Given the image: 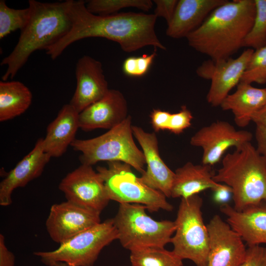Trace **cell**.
I'll return each mask as SVG.
<instances>
[{
    "mask_svg": "<svg viewBox=\"0 0 266 266\" xmlns=\"http://www.w3.org/2000/svg\"><path fill=\"white\" fill-rule=\"evenodd\" d=\"M240 82L266 83V45L254 51Z\"/></svg>",
    "mask_w": 266,
    "mask_h": 266,
    "instance_id": "29",
    "label": "cell"
},
{
    "mask_svg": "<svg viewBox=\"0 0 266 266\" xmlns=\"http://www.w3.org/2000/svg\"><path fill=\"white\" fill-rule=\"evenodd\" d=\"M193 115L186 105H182L180 111L171 114L167 130L178 134L191 125Z\"/></svg>",
    "mask_w": 266,
    "mask_h": 266,
    "instance_id": "31",
    "label": "cell"
},
{
    "mask_svg": "<svg viewBox=\"0 0 266 266\" xmlns=\"http://www.w3.org/2000/svg\"><path fill=\"white\" fill-rule=\"evenodd\" d=\"M49 266H74L62 262H56L52 263Z\"/></svg>",
    "mask_w": 266,
    "mask_h": 266,
    "instance_id": "39",
    "label": "cell"
},
{
    "mask_svg": "<svg viewBox=\"0 0 266 266\" xmlns=\"http://www.w3.org/2000/svg\"><path fill=\"white\" fill-rule=\"evenodd\" d=\"M100 213L72 202L53 204L45 226L52 240L62 244L101 222Z\"/></svg>",
    "mask_w": 266,
    "mask_h": 266,
    "instance_id": "13",
    "label": "cell"
},
{
    "mask_svg": "<svg viewBox=\"0 0 266 266\" xmlns=\"http://www.w3.org/2000/svg\"><path fill=\"white\" fill-rule=\"evenodd\" d=\"M85 5L91 13L105 16L117 13L119 10L127 7L148 11L153 2L151 0H91L85 2Z\"/></svg>",
    "mask_w": 266,
    "mask_h": 266,
    "instance_id": "26",
    "label": "cell"
},
{
    "mask_svg": "<svg viewBox=\"0 0 266 266\" xmlns=\"http://www.w3.org/2000/svg\"><path fill=\"white\" fill-rule=\"evenodd\" d=\"M255 138L257 143V151L266 159V127L256 125Z\"/></svg>",
    "mask_w": 266,
    "mask_h": 266,
    "instance_id": "37",
    "label": "cell"
},
{
    "mask_svg": "<svg viewBox=\"0 0 266 266\" xmlns=\"http://www.w3.org/2000/svg\"><path fill=\"white\" fill-rule=\"evenodd\" d=\"M33 95L30 90L19 81H0V121L12 119L30 107Z\"/></svg>",
    "mask_w": 266,
    "mask_h": 266,
    "instance_id": "24",
    "label": "cell"
},
{
    "mask_svg": "<svg viewBox=\"0 0 266 266\" xmlns=\"http://www.w3.org/2000/svg\"><path fill=\"white\" fill-rule=\"evenodd\" d=\"M66 200L101 213L110 200L103 180L92 166L81 164L59 185Z\"/></svg>",
    "mask_w": 266,
    "mask_h": 266,
    "instance_id": "11",
    "label": "cell"
},
{
    "mask_svg": "<svg viewBox=\"0 0 266 266\" xmlns=\"http://www.w3.org/2000/svg\"><path fill=\"white\" fill-rule=\"evenodd\" d=\"M132 166L122 162H107V166H99L97 171L102 178L110 200L120 203L145 205L149 211L173 210L166 196L145 184L135 175Z\"/></svg>",
    "mask_w": 266,
    "mask_h": 266,
    "instance_id": "8",
    "label": "cell"
},
{
    "mask_svg": "<svg viewBox=\"0 0 266 266\" xmlns=\"http://www.w3.org/2000/svg\"><path fill=\"white\" fill-rule=\"evenodd\" d=\"M71 1H29L31 10L29 21L21 31L18 42L12 52L0 63L1 66H7L1 76L2 81L13 79L33 53L47 50L68 33L72 26L69 14Z\"/></svg>",
    "mask_w": 266,
    "mask_h": 266,
    "instance_id": "3",
    "label": "cell"
},
{
    "mask_svg": "<svg viewBox=\"0 0 266 266\" xmlns=\"http://www.w3.org/2000/svg\"><path fill=\"white\" fill-rule=\"evenodd\" d=\"M266 104V88H258L239 82L236 91L229 94L220 106L230 110L236 125L243 128L252 121L253 115Z\"/></svg>",
    "mask_w": 266,
    "mask_h": 266,
    "instance_id": "23",
    "label": "cell"
},
{
    "mask_svg": "<svg viewBox=\"0 0 266 266\" xmlns=\"http://www.w3.org/2000/svg\"><path fill=\"white\" fill-rule=\"evenodd\" d=\"M31 15L29 6L24 9H14L7 6L5 1L0 0V39L11 33L22 31L27 25Z\"/></svg>",
    "mask_w": 266,
    "mask_h": 266,
    "instance_id": "27",
    "label": "cell"
},
{
    "mask_svg": "<svg viewBox=\"0 0 266 266\" xmlns=\"http://www.w3.org/2000/svg\"><path fill=\"white\" fill-rule=\"evenodd\" d=\"M79 114L69 103L65 104L48 126L42 139L44 151L51 157H59L74 140L79 127Z\"/></svg>",
    "mask_w": 266,
    "mask_h": 266,
    "instance_id": "21",
    "label": "cell"
},
{
    "mask_svg": "<svg viewBox=\"0 0 266 266\" xmlns=\"http://www.w3.org/2000/svg\"><path fill=\"white\" fill-rule=\"evenodd\" d=\"M255 15L254 0H227L187 35L188 44L213 60L231 58L243 47Z\"/></svg>",
    "mask_w": 266,
    "mask_h": 266,
    "instance_id": "2",
    "label": "cell"
},
{
    "mask_svg": "<svg viewBox=\"0 0 266 266\" xmlns=\"http://www.w3.org/2000/svg\"><path fill=\"white\" fill-rule=\"evenodd\" d=\"M118 234L113 218L79 233L51 251H36L44 265L49 266L62 262L74 266H93L102 249L118 239Z\"/></svg>",
    "mask_w": 266,
    "mask_h": 266,
    "instance_id": "9",
    "label": "cell"
},
{
    "mask_svg": "<svg viewBox=\"0 0 266 266\" xmlns=\"http://www.w3.org/2000/svg\"><path fill=\"white\" fill-rule=\"evenodd\" d=\"M227 0H179L174 14L167 23V36L186 37L197 29L215 8Z\"/></svg>",
    "mask_w": 266,
    "mask_h": 266,
    "instance_id": "20",
    "label": "cell"
},
{
    "mask_svg": "<svg viewBox=\"0 0 266 266\" xmlns=\"http://www.w3.org/2000/svg\"><path fill=\"white\" fill-rule=\"evenodd\" d=\"M147 207L137 203H120L113 218L118 240L130 251L147 248H165L175 230L174 221H157L146 212Z\"/></svg>",
    "mask_w": 266,
    "mask_h": 266,
    "instance_id": "6",
    "label": "cell"
},
{
    "mask_svg": "<svg viewBox=\"0 0 266 266\" xmlns=\"http://www.w3.org/2000/svg\"><path fill=\"white\" fill-rule=\"evenodd\" d=\"M202 203L198 195L181 199L170 241L178 257L197 266H207L209 253V235L202 218Z\"/></svg>",
    "mask_w": 266,
    "mask_h": 266,
    "instance_id": "7",
    "label": "cell"
},
{
    "mask_svg": "<svg viewBox=\"0 0 266 266\" xmlns=\"http://www.w3.org/2000/svg\"><path fill=\"white\" fill-rule=\"evenodd\" d=\"M132 266H182L181 258L165 248H147L131 251Z\"/></svg>",
    "mask_w": 266,
    "mask_h": 266,
    "instance_id": "25",
    "label": "cell"
},
{
    "mask_svg": "<svg viewBox=\"0 0 266 266\" xmlns=\"http://www.w3.org/2000/svg\"><path fill=\"white\" fill-rule=\"evenodd\" d=\"M132 117L100 136L88 139H75L70 146L81 152V164L119 161L130 165L141 174L145 170V159L142 151L136 146L132 131Z\"/></svg>",
    "mask_w": 266,
    "mask_h": 266,
    "instance_id": "5",
    "label": "cell"
},
{
    "mask_svg": "<svg viewBox=\"0 0 266 266\" xmlns=\"http://www.w3.org/2000/svg\"><path fill=\"white\" fill-rule=\"evenodd\" d=\"M239 266H266V247L248 246L245 260Z\"/></svg>",
    "mask_w": 266,
    "mask_h": 266,
    "instance_id": "32",
    "label": "cell"
},
{
    "mask_svg": "<svg viewBox=\"0 0 266 266\" xmlns=\"http://www.w3.org/2000/svg\"><path fill=\"white\" fill-rule=\"evenodd\" d=\"M76 86L70 104L80 113L102 99L109 89L100 62L84 55L77 61L75 67Z\"/></svg>",
    "mask_w": 266,
    "mask_h": 266,
    "instance_id": "15",
    "label": "cell"
},
{
    "mask_svg": "<svg viewBox=\"0 0 266 266\" xmlns=\"http://www.w3.org/2000/svg\"><path fill=\"white\" fill-rule=\"evenodd\" d=\"M209 235L207 266H239L247 248L241 236L218 215L206 225Z\"/></svg>",
    "mask_w": 266,
    "mask_h": 266,
    "instance_id": "14",
    "label": "cell"
},
{
    "mask_svg": "<svg viewBox=\"0 0 266 266\" xmlns=\"http://www.w3.org/2000/svg\"><path fill=\"white\" fill-rule=\"evenodd\" d=\"M171 113L160 109H154L151 112V123L155 133L167 130Z\"/></svg>",
    "mask_w": 266,
    "mask_h": 266,
    "instance_id": "34",
    "label": "cell"
},
{
    "mask_svg": "<svg viewBox=\"0 0 266 266\" xmlns=\"http://www.w3.org/2000/svg\"><path fill=\"white\" fill-rule=\"evenodd\" d=\"M213 200L217 203L223 205L227 204L233 197L232 190L229 186L221 183L220 185L212 190Z\"/></svg>",
    "mask_w": 266,
    "mask_h": 266,
    "instance_id": "35",
    "label": "cell"
},
{
    "mask_svg": "<svg viewBox=\"0 0 266 266\" xmlns=\"http://www.w3.org/2000/svg\"><path fill=\"white\" fill-rule=\"evenodd\" d=\"M42 139H38L33 149L8 172L0 183V205L11 204V195L17 188L25 186L38 177L51 158L44 150Z\"/></svg>",
    "mask_w": 266,
    "mask_h": 266,
    "instance_id": "18",
    "label": "cell"
},
{
    "mask_svg": "<svg viewBox=\"0 0 266 266\" xmlns=\"http://www.w3.org/2000/svg\"><path fill=\"white\" fill-rule=\"evenodd\" d=\"M156 7L154 14L164 18L167 24L171 19L178 2L177 0H154Z\"/></svg>",
    "mask_w": 266,
    "mask_h": 266,
    "instance_id": "33",
    "label": "cell"
},
{
    "mask_svg": "<svg viewBox=\"0 0 266 266\" xmlns=\"http://www.w3.org/2000/svg\"><path fill=\"white\" fill-rule=\"evenodd\" d=\"M156 56V52L154 51L149 55L129 57L123 62V71L129 76H142L148 72Z\"/></svg>",
    "mask_w": 266,
    "mask_h": 266,
    "instance_id": "30",
    "label": "cell"
},
{
    "mask_svg": "<svg viewBox=\"0 0 266 266\" xmlns=\"http://www.w3.org/2000/svg\"><path fill=\"white\" fill-rule=\"evenodd\" d=\"M69 14L72 24L70 30L45 50L52 60L74 42L90 37H102L116 42L128 53L147 46L166 50L155 32L158 17L154 13L129 12L100 16L89 12L85 1L72 0Z\"/></svg>",
    "mask_w": 266,
    "mask_h": 266,
    "instance_id": "1",
    "label": "cell"
},
{
    "mask_svg": "<svg viewBox=\"0 0 266 266\" xmlns=\"http://www.w3.org/2000/svg\"><path fill=\"white\" fill-rule=\"evenodd\" d=\"M256 15L253 25L246 37L243 47L255 50L266 45V0H254Z\"/></svg>",
    "mask_w": 266,
    "mask_h": 266,
    "instance_id": "28",
    "label": "cell"
},
{
    "mask_svg": "<svg viewBox=\"0 0 266 266\" xmlns=\"http://www.w3.org/2000/svg\"><path fill=\"white\" fill-rule=\"evenodd\" d=\"M174 173L170 191L173 198H186L207 189L213 190L221 184L214 180L212 166L207 165L187 162Z\"/></svg>",
    "mask_w": 266,
    "mask_h": 266,
    "instance_id": "22",
    "label": "cell"
},
{
    "mask_svg": "<svg viewBox=\"0 0 266 266\" xmlns=\"http://www.w3.org/2000/svg\"><path fill=\"white\" fill-rule=\"evenodd\" d=\"M213 179L231 187L237 211L266 201V159L251 142L227 154Z\"/></svg>",
    "mask_w": 266,
    "mask_h": 266,
    "instance_id": "4",
    "label": "cell"
},
{
    "mask_svg": "<svg viewBox=\"0 0 266 266\" xmlns=\"http://www.w3.org/2000/svg\"><path fill=\"white\" fill-rule=\"evenodd\" d=\"M220 210L248 246L266 244V201L249 205L241 211L227 203L221 205Z\"/></svg>",
    "mask_w": 266,
    "mask_h": 266,
    "instance_id": "19",
    "label": "cell"
},
{
    "mask_svg": "<svg viewBox=\"0 0 266 266\" xmlns=\"http://www.w3.org/2000/svg\"><path fill=\"white\" fill-rule=\"evenodd\" d=\"M252 121L256 125L266 127V104L253 115Z\"/></svg>",
    "mask_w": 266,
    "mask_h": 266,
    "instance_id": "38",
    "label": "cell"
},
{
    "mask_svg": "<svg viewBox=\"0 0 266 266\" xmlns=\"http://www.w3.org/2000/svg\"><path fill=\"white\" fill-rule=\"evenodd\" d=\"M132 131L142 148L147 165L146 169L140 177L141 180L149 187L162 192L166 198L170 197L175 173L160 155L155 132H146L136 126H132Z\"/></svg>",
    "mask_w": 266,
    "mask_h": 266,
    "instance_id": "16",
    "label": "cell"
},
{
    "mask_svg": "<svg viewBox=\"0 0 266 266\" xmlns=\"http://www.w3.org/2000/svg\"><path fill=\"white\" fill-rule=\"evenodd\" d=\"M252 137L251 132L237 130L229 122L219 120L200 129L191 137L190 144L202 148V164L212 166L229 148L251 142Z\"/></svg>",
    "mask_w": 266,
    "mask_h": 266,
    "instance_id": "12",
    "label": "cell"
},
{
    "mask_svg": "<svg viewBox=\"0 0 266 266\" xmlns=\"http://www.w3.org/2000/svg\"><path fill=\"white\" fill-rule=\"evenodd\" d=\"M2 234H0V266H14L15 256L10 251L5 243Z\"/></svg>",
    "mask_w": 266,
    "mask_h": 266,
    "instance_id": "36",
    "label": "cell"
},
{
    "mask_svg": "<svg viewBox=\"0 0 266 266\" xmlns=\"http://www.w3.org/2000/svg\"><path fill=\"white\" fill-rule=\"evenodd\" d=\"M128 110L123 94L119 90L109 89L102 99L79 113L80 128L85 131L97 129L110 130L128 117Z\"/></svg>",
    "mask_w": 266,
    "mask_h": 266,
    "instance_id": "17",
    "label": "cell"
},
{
    "mask_svg": "<svg viewBox=\"0 0 266 266\" xmlns=\"http://www.w3.org/2000/svg\"><path fill=\"white\" fill-rule=\"evenodd\" d=\"M254 51L248 48L236 59H210L197 68L196 73L200 77L211 80L206 96L209 104L220 106L231 90L239 83Z\"/></svg>",
    "mask_w": 266,
    "mask_h": 266,
    "instance_id": "10",
    "label": "cell"
}]
</instances>
